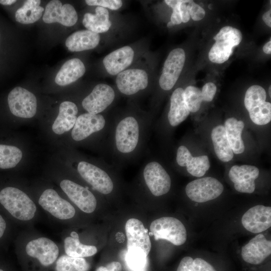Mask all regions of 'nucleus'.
<instances>
[{"mask_svg":"<svg viewBox=\"0 0 271 271\" xmlns=\"http://www.w3.org/2000/svg\"><path fill=\"white\" fill-rule=\"evenodd\" d=\"M0 203L13 217L21 220L32 219L36 211L33 201L15 187H7L1 191Z\"/></svg>","mask_w":271,"mask_h":271,"instance_id":"nucleus-1","label":"nucleus"},{"mask_svg":"<svg viewBox=\"0 0 271 271\" xmlns=\"http://www.w3.org/2000/svg\"><path fill=\"white\" fill-rule=\"evenodd\" d=\"M215 42L209 53L210 61L222 64L227 61L233 52V48L241 42L242 35L239 30L227 26L222 27L214 37Z\"/></svg>","mask_w":271,"mask_h":271,"instance_id":"nucleus-2","label":"nucleus"},{"mask_svg":"<svg viewBox=\"0 0 271 271\" xmlns=\"http://www.w3.org/2000/svg\"><path fill=\"white\" fill-rule=\"evenodd\" d=\"M150 229L156 240L165 239L175 245L180 246L187 240L185 226L180 220L173 217L165 216L154 220Z\"/></svg>","mask_w":271,"mask_h":271,"instance_id":"nucleus-3","label":"nucleus"},{"mask_svg":"<svg viewBox=\"0 0 271 271\" xmlns=\"http://www.w3.org/2000/svg\"><path fill=\"white\" fill-rule=\"evenodd\" d=\"M223 190L222 184L211 177L194 180L189 182L185 188L189 198L198 203L214 200L221 195Z\"/></svg>","mask_w":271,"mask_h":271,"instance_id":"nucleus-4","label":"nucleus"},{"mask_svg":"<svg viewBox=\"0 0 271 271\" xmlns=\"http://www.w3.org/2000/svg\"><path fill=\"white\" fill-rule=\"evenodd\" d=\"M9 108L16 116L29 118L37 111V102L35 95L20 86L13 88L7 97Z\"/></svg>","mask_w":271,"mask_h":271,"instance_id":"nucleus-5","label":"nucleus"},{"mask_svg":"<svg viewBox=\"0 0 271 271\" xmlns=\"http://www.w3.org/2000/svg\"><path fill=\"white\" fill-rule=\"evenodd\" d=\"M185 58V52L182 48H176L170 52L159 79V85L162 89L169 90L173 87L182 71Z\"/></svg>","mask_w":271,"mask_h":271,"instance_id":"nucleus-6","label":"nucleus"},{"mask_svg":"<svg viewBox=\"0 0 271 271\" xmlns=\"http://www.w3.org/2000/svg\"><path fill=\"white\" fill-rule=\"evenodd\" d=\"M115 144L122 153H129L136 148L139 137V126L137 120L132 116L122 119L115 130Z\"/></svg>","mask_w":271,"mask_h":271,"instance_id":"nucleus-7","label":"nucleus"},{"mask_svg":"<svg viewBox=\"0 0 271 271\" xmlns=\"http://www.w3.org/2000/svg\"><path fill=\"white\" fill-rule=\"evenodd\" d=\"M144 177L146 183L151 192L156 196H160L167 193L171 186L170 176L157 162H152L145 166Z\"/></svg>","mask_w":271,"mask_h":271,"instance_id":"nucleus-8","label":"nucleus"},{"mask_svg":"<svg viewBox=\"0 0 271 271\" xmlns=\"http://www.w3.org/2000/svg\"><path fill=\"white\" fill-rule=\"evenodd\" d=\"M39 204L44 209L59 219H70L75 214L73 206L52 189H46L43 192L39 199Z\"/></svg>","mask_w":271,"mask_h":271,"instance_id":"nucleus-9","label":"nucleus"},{"mask_svg":"<svg viewBox=\"0 0 271 271\" xmlns=\"http://www.w3.org/2000/svg\"><path fill=\"white\" fill-rule=\"evenodd\" d=\"M77 170L81 176L92 187L103 194L111 193L113 184L109 175L99 167L85 161L80 162Z\"/></svg>","mask_w":271,"mask_h":271,"instance_id":"nucleus-10","label":"nucleus"},{"mask_svg":"<svg viewBox=\"0 0 271 271\" xmlns=\"http://www.w3.org/2000/svg\"><path fill=\"white\" fill-rule=\"evenodd\" d=\"M60 187L81 210L87 213H92L95 210L97 205L96 199L87 188L67 179L61 182Z\"/></svg>","mask_w":271,"mask_h":271,"instance_id":"nucleus-11","label":"nucleus"},{"mask_svg":"<svg viewBox=\"0 0 271 271\" xmlns=\"http://www.w3.org/2000/svg\"><path fill=\"white\" fill-rule=\"evenodd\" d=\"M42 18L47 24L58 23L65 26L71 27L76 23L78 16L71 5H62L60 1L52 0L47 4Z\"/></svg>","mask_w":271,"mask_h":271,"instance_id":"nucleus-12","label":"nucleus"},{"mask_svg":"<svg viewBox=\"0 0 271 271\" xmlns=\"http://www.w3.org/2000/svg\"><path fill=\"white\" fill-rule=\"evenodd\" d=\"M115 93L109 85H96L92 92L82 101V105L87 112L97 114L104 110L113 102Z\"/></svg>","mask_w":271,"mask_h":271,"instance_id":"nucleus-13","label":"nucleus"},{"mask_svg":"<svg viewBox=\"0 0 271 271\" xmlns=\"http://www.w3.org/2000/svg\"><path fill=\"white\" fill-rule=\"evenodd\" d=\"M241 221L244 228L250 232H263L271 226V207L255 205L243 214Z\"/></svg>","mask_w":271,"mask_h":271,"instance_id":"nucleus-14","label":"nucleus"},{"mask_svg":"<svg viewBox=\"0 0 271 271\" xmlns=\"http://www.w3.org/2000/svg\"><path fill=\"white\" fill-rule=\"evenodd\" d=\"M259 173L258 169L254 166L234 165L230 168L228 176L237 191L250 194L255 190V180L258 178Z\"/></svg>","mask_w":271,"mask_h":271,"instance_id":"nucleus-15","label":"nucleus"},{"mask_svg":"<svg viewBox=\"0 0 271 271\" xmlns=\"http://www.w3.org/2000/svg\"><path fill=\"white\" fill-rule=\"evenodd\" d=\"M147 72L140 69H130L120 72L116 78L117 87L122 93L132 95L145 89L148 85Z\"/></svg>","mask_w":271,"mask_h":271,"instance_id":"nucleus-16","label":"nucleus"},{"mask_svg":"<svg viewBox=\"0 0 271 271\" xmlns=\"http://www.w3.org/2000/svg\"><path fill=\"white\" fill-rule=\"evenodd\" d=\"M271 254V241L259 233L243 246L241 255L245 262L252 264L262 263Z\"/></svg>","mask_w":271,"mask_h":271,"instance_id":"nucleus-17","label":"nucleus"},{"mask_svg":"<svg viewBox=\"0 0 271 271\" xmlns=\"http://www.w3.org/2000/svg\"><path fill=\"white\" fill-rule=\"evenodd\" d=\"M26 251L29 256L36 258L44 266L52 264L57 258L59 248L52 240L40 237L29 242Z\"/></svg>","mask_w":271,"mask_h":271,"instance_id":"nucleus-18","label":"nucleus"},{"mask_svg":"<svg viewBox=\"0 0 271 271\" xmlns=\"http://www.w3.org/2000/svg\"><path fill=\"white\" fill-rule=\"evenodd\" d=\"M105 124V120L101 114L88 112L82 114L77 118L71 132L72 138L76 141L83 140L101 130Z\"/></svg>","mask_w":271,"mask_h":271,"instance_id":"nucleus-19","label":"nucleus"},{"mask_svg":"<svg viewBox=\"0 0 271 271\" xmlns=\"http://www.w3.org/2000/svg\"><path fill=\"white\" fill-rule=\"evenodd\" d=\"M127 249L139 247L148 256L151 249V242L143 222L136 218L127 220L125 225Z\"/></svg>","mask_w":271,"mask_h":271,"instance_id":"nucleus-20","label":"nucleus"},{"mask_svg":"<svg viewBox=\"0 0 271 271\" xmlns=\"http://www.w3.org/2000/svg\"><path fill=\"white\" fill-rule=\"evenodd\" d=\"M176 161L179 166L186 167L188 172L195 177L203 176L210 168V162L207 156L193 157L184 146L178 148Z\"/></svg>","mask_w":271,"mask_h":271,"instance_id":"nucleus-21","label":"nucleus"},{"mask_svg":"<svg viewBox=\"0 0 271 271\" xmlns=\"http://www.w3.org/2000/svg\"><path fill=\"white\" fill-rule=\"evenodd\" d=\"M133 57V49L125 46L107 55L103 60V64L109 74L115 75L127 68L132 63Z\"/></svg>","mask_w":271,"mask_h":271,"instance_id":"nucleus-22","label":"nucleus"},{"mask_svg":"<svg viewBox=\"0 0 271 271\" xmlns=\"http://www.w3.org/2000/svg\"><path fill=\"white\" fill-rule=\"evenodd\" d=\"M78 108L71 101L62 102L59 108V113L52 126L53 132L61 134L73 127L77 119Z\"/></svg>","mask_w":271,"mask_h":271,"instance_id":"nucleus-23","label":"nucleus"},{"mask_svg":"<svg viewBox=\"0 0 271 271\" xmlns=\"http://www.w3.org/2000/svg\"><path fill=\"white\" fill-rule=\"evenodd\" d=\"M100 41V36L88 30L76 31L70 35L65 45L71 52H79L95 48Z\"/></svg>","mask_w":271,"mask_h":271,"instance_id":"nucleus-24","label":"nucleus"},{"mask_svg":"<svg viewBox=\"0 0 271 271\" xmlns=\"http://www.w3.org/2000/svg\"><path fill=\"white\" fill-rule=\"evenodd\" d=\"M85 72L83 63L78 58L67 61L58 72L55 81L60 86L71 84L81 77Z\"/></svg>","mask_w":271,"mask_h":271,"instance_id":"nucleus-25","label":"nucleus"},{"mask_svg":"<svg viewBox=\"0 0 271 271\" xmlns=\"http://www.w3.org/2000/svg\"><path fill=\"white\" fill-rule=\"evenodd\" d=\"M184 89L179 87L173 92L170 99V108L168 112V120L173 126L184 121L190 114L183 97Z\"/></svg>","mask_w":271,"mask_h":271,"instance_id":"nucleus-26","label":"nucleus"},{"mask_svg":"<svg viewBox=\"0 0 271 271\" xmlns=\"http://www.w3.org/2000/svg\"><path fill=\"white\" fill-rule=\"evenodd\" d=\"M82 24L88 30L98 34L108 31L111 26L108 10L101 7L96 8L94 14L86 13Z\"/></svg>","mask_w":271,"mask_h":271,"instance_id":"nucleus-27","label":"nucleus"},{"mask_svg":"<svg viewBox=\"0 0 271 271\" xmlns=\"http://www.w3.org/2000/svg\"><path fill=\"white\" fill-rule=\"evenodd\" d=\"M224 127L233 153L235 154L242 153L245 149L241 138V133L244 127V122L234 117H230L225 121Z\"/></svg>","mask_w":271,"mask_h":271,"instance_id":"nucleus-28","label":"nucleus"},{"mask_svg":"<svg viewBox=\"0 0 271 271\" xmlns=\"http://www.w3.org/2000/svg\"><path fill=\"white\" fill-rule=\"evenodd\" d=\"M215 153L223 162L231 161L234 154L227 140L224 126L219 125L213 128L211 133Z\"/></svg>","mask_w":271,"mask_h":271,"instance_id":"nucleus-29","label":"nucleus"},{"mask_svg":"<svg viewBox=\"0 0 271 271\" xmlns=\"http://www.w3.org/2000/svg\"><path fill=\"white\" fill-rule=\"evenodd\" d=\"M40 0L26 1L23 6L16 11V21L23 24H29L39 20L44 12V9L40 6Z\"/></svg>","mask_w":271,"mask_h":271,"instance_id":"nucleus-30","label":"nucleus"},{"mask_svg":"<svg viewBox=\"0 0 271 271\" xmlns=\"http://www.w3.org/2000/svg\"><path fill=\"white\" fill-rule=\"evenodd\" d=\"M64 249L67 255L74 257L90 256L97 251L95 246L83 244L79 239H75L71 236L65 239Z\"/></svg>","mask_w":271,"mask_h":271,"instance_id":"nucleus-31","label":"nucleus"},{"mask_svg":"<svg viewBox=\"0 0 271 271\" xmlns=\"http://www.w3.org/2000/svg\"><path fill=\"white\" fill-rule=\"evenodd\" d=\"M22 156L21 150L18 147L0 144V168L6 169L16 167Z\"/></svg>","mask_w":271,"mask_h":271,"instance_id":"nucleus-32","label":"nucleus"},{"mask_svg":"<svg viewBox=\"0 0 271 271\" xmlns=\"http://www.w3.org/2000/svg\"><path fill=\"white\" fill-rule=\"evenodd\" d=\"M266 94L264 89L257 85H252L246 90L244 103L248 112L259 107L265 102Z\"/></svg>","mask_w":271,"mask_h":271,"instance_id":"nucleus-33","label":"nucleus"},{"mask_svg":"<svg viewBox=\"0 0 271 271\" xmlns=\"http://www.w3.org/2000/svg\"><path fill=\"white\" fill-rule=\"evenodd\" d=\"M89 267L84 258L67 255L61 256L56 263V271H87Z\"/></svg>","mask_w":271,"mask_h":271,"instance_id":"nucleus-34","label":"nucleus"},{"mask_svg":"<svg viewBox=\"0 0 271 271\" xmlns=\"http://www.w3.org/2000/svg\"><path fill=\"white\" fill-rule=\"evenodd\" d=\"M177 271H216L214 267L201 258L193 259L190 256L183 257Z\"/></svg>","mask_w":271,"mask_h":271,"instance_id":"nucleus-35","label":"nucleus"},{"mask_svg":"<svg viewBox=\"0 0 271 271\" xmlns=\"http://www.w3.org/2000/svg\"><path fill=\"white\" fill-rule=\"evenodd\" d=\"M147 254L143 249L139 247L127 249L126 261L129 267L135 271L143 269L147 262Z\"/></svg>","mask_w":271,"mask_h":271,"instance_id":"nucleus-36","label":"nucleus"},{"mask_svg":"<svg viewBox=\"0 0 271 271\" xmlns=\"http://www.w3.org/2000/svg\"><path fill=\"white\" fill-rule=\"evenodd\" d=\"M183 97L190 112H196L199 110L203 101L200 89L194 86H188L184 90Z\"/></svg>","mask_w":271,"mask_h":271,"instance_id":"nucleus-37","label":"nucleus"},{"mask_svg":"<svg viewBox=\"0 0 271 271\" xmlns=\"http://www.w3.org/2000/svg\"><path fill=\"white\" fill-rule=\"evenodd\" d=\"M85 3L88 6L101 7L112 10H117L122 5L120 0H86Z\"/></svg>","mask_w":271,"mask_h":271,"instance_id":"nucleus-38","label":"nucleus"},{"mask_svg":"<svg viewBox=\"0 0 271 271\" xmlns=\"http://www.w3.org/2000/svg\"><path fill=\"white\" fill-rule=\"evenodd\" d=\"M187 9L190 17L194 21H200L205 17V10L193 1H191L188 5H187Z\"/></svg>","mask_w":271,"mask_h":271,"instance_id":"nucleus-39","label":"nucleus"},{"mask_svg":"<svg viewBox=\"0 0 271 271\" xmlns=\"http://www.w3.org/2000/svg\"><path fill=\"white\" fill-rule=\"evenodd\" d=\"M217 87L213 82H208L204 85L201 90L203 101L210 102L215 95Z\"/></svg>","mask_w":271,"mask_h":271,"instance_id":"nucleus-40","label":"nucleus"},{"mask_svg":"<svg viewBox=\"0 0 271 271\" xmlns=\"http://www.w3.org/2000/svg\"><path fill=\"white\" fill-rule=\"evenodd\" d=\"M178 4L173 9V13L171 16V22L175 25H179L182 23V19L180 13V6Z\"/></svg>","mask_w":271,"mask_h":271,"instance_id":"nucleus-41","label":"nucleus"},{"mask_svg":"<svg viewBox=\"0 0 271 271\" xmlns=\"http://www.w3.org/2000/svg\"><path fill=\"white\" fill-rule=\"evenodd\" d=\"M180 13L182 19V22L187 23L190 19V16L187 9L186 3H182L180 6Z\"/></svg>","mask_w":271,"mask_h":271,"instance_id":"nucleus-42","label":"nucleus"},{"mask_svg":"<svg viewBox=\"0 0 271 271\" xmlns=\"http://www.w3.org/2000/svg\"><path fill=\"white\" fill-rule=\"evenodd\" d=\"M108 271H121L122 266L121 264L117 261H112L106 265Z\"/></svg>","mask_w":271,"mask_h":271,"instance_id":"nucleus-43","label":"nucleus"},{"mask_svg":"<svg viewBox=\"0 0 271 271\" xmlns=\"http://www.w3.org/2000/svg\"><path fill=\"white\" fill-rule=\"evenodd\" d=\"M165 3L169 7L173 9L177 5L182 3H189L191 1L188 0H165Z\"/></svg>","mask_w":271,"mask_h":271,"instance_id":"nucleus-44","label":"nucleus"},{"mask_svg":"<svg viewBox=\"0 0 271 271\" xmlns=\"http://www.w3.org/2000/svg\"><path fill=\"white\" fill-rule=\"evenodd\" d=\"M271 11L270 10L265 12L262 16V20L265 24L269 27H271Z\"/></svg>","mask_w":271,"mask_h":271,"instance_id":"nucleus-45","label":"nucleus"},{"mask_svg":"<svg viewBox=\"0 0 271 271\" xmlns=\"http://www.w3.org/2000/svg\"><path fill=\"white\" fill-rule=\"evenodd\" d=\"M6 227V222L2 215H0V238L3 235Z\"/></svg>","mask_w":271,"mask_h":271,"instance_id":"nucleus-46","label":"nucleus"},{"mask_svg":"<svg viewBox=\"0 0 271 271\" xmlns=\"http://www.w3.org/2000/svg\"><path fill=\"white\" fill-rule=\"evenodd\" d=\"M263 51L265 54H270L271 53V41L270 40L263 46Z\"/></svg>","mask_w":271,"mask_h":271,"instance_id":"nucleus-47","label":"nucleus"},{"mask_svg":"<svg viewBox=\"0 0 271 271\" xmlns=\"http://www.w3.org/2000/svg\"><path fill=\"white\" fill-rule=\"evenodd\" d=\"M16 2V0H0V5L5 7L11 6Z\"/></svg>","mask_w":271,"mask_h":271,"instance_id":"nucleus-48","label":"nucleus"},{"mask_svg":"<svg viewBox=\"0 0 271 271\" xmlns=\"http://www.w3.org/2000/svg\"><path fill=\"white\" fill-rule=\"evenodd\" d=\"M71 237L75 239H79V236H78V234L76 232H74V231H72L71 233Z\"/></svg>","mask_w":271,"mask_h":271,"instance_id":"nucleus-49","label":"nucleus"},{"mask_svg":"<svg viewBox=\"0 0 271 271\" xmlns=\"http://www.w3.org/2000/svg\"><path fill=\"white\" fill-rule=\"evenodd\" d=\"M96 271H108L105 266H101L99 267Z\"/></svg>","mask_w":271,"mask_h":271,"instance_id":"nucleus-50","label":"nucleus"},{"mask_svg":"<svg viewBox=\"0 0 271 271\" xmlns=\"http://www.w3.org/2000/svg\"><path fill=\"white\" fill-rule=\"evenodd\" d=\"M167 26L168 28H171L173 27L174 26V25L170 21L168 23Z\"/></svg>","mask_w":271,"mask_h":271,"instance_id":"nucleus-51","label":"nucleus"},{"mask_svg":"<svg viewBox=\"0 0 271 271\" xmlns=\"http://www.w3.org/2000/svg\"><path fill=\"white\" fill-rule=\"evenodd\" d=\"M268 93H269V96L270 97H271V86H269V88H268Z\"/></svg>","mask_w":271,"mask_h":271,"instance_id":"nucleus-52","label":"nucleus"},{"mask_svg":"<svg viewBox=\"0 0 271 271\" xmlns=\"http://www.w3.org/2000/svg\"><path fill=\"white\" fill-rule=\"evenodd\" d=\"M2 39V33L0 30V43H1Z\"/></svg>","mask_w":271,"mask_h":271,"instance_id":"nucleus-53","label":"nucleus"},{"mask_svg":"<svg viewBox=\"0 0 271 271\" xmlns=\"http://www.w3.org/2000/svg\"><path fill=\"white\" fill-rule=\"evenodd\" d=\"M211 4H210V5L208 6V8L210 9V10L212 9L211 7Z\"/></svg>","mask_w":271,"mask_h":271,"instance_id":"nucleus-54","label":"nucleus"},{"mask_svg":"<svg viewBox=\"0 0 271 271\" xmlns=\"http://www.w3.org/2000/svg\"><path fill=\"white\" fill-rule=\"evenodd\" d=\"M0 271H4V270L2 269H0Z\"/></svg>","mask_w":271,"mask_h":271,"instance_id":"nucleus-55","label":"nucleus"}]
</instances>
